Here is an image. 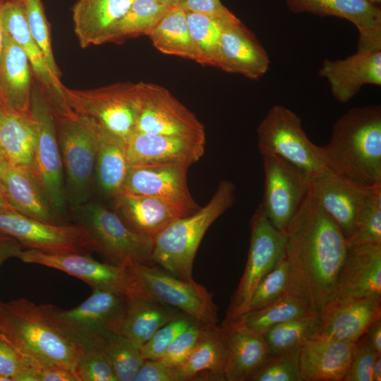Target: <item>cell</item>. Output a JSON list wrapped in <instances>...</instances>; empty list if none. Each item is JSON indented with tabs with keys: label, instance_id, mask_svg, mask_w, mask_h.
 <instances>
[{
	"label": "cell",
	"instance_id": "obj_1",
	"mask_svg": "<svg viewBox=\"0 0 381 381\" xmlns=\"http://www.w3.org/2000/svg\"><path fill=\"white\" fill-rule=\"evenodd\" d=\"M289 291L303 298L318 314L333 299L349 243L337 223L310 190L286 227Z\"/></svg>",
	"mask_w": 381,
	"mask_h": 381
},
{
	"label": "cell",
	"instance_id": "obj_2",
	"mask_svg": "<svg viewBox=\"0 0 381 381\" xmlns=\"http://www.w3.org/2000/svg\"><path fill=\"white\" fill-rule=\"evenodd\" d=\"M322 147L330 170L363 187L381 184L380 105L348 110Z\"/></svg>",
	"mask_w": 381,
	"mask_h": 381
},
{
	"label": "cell",
	"instance_id": "obj_3",
	"mask_svg": "<svg viewBox=\"0 0 381 381\" xmlns=\"http://www.w3.org/2000/svg\"><path fill=\"white\" fill-rule=\"evenodd\" d=\"M0 333L20 353L75 375L83 346L56 326L41 305L26 298L0 301Z\"/></svg>",
	"mask_w": 381,
	"mask_h": 381
},
{
	"label": "cell",
	"instance_id": "obj_4",
	"mask_svg": "<svg viewBox=\"0 0 381 381\" xmlns=\"http://www.w3.org/2000/svg\"><path fill=\"white\" fill-rule=\"evenodd\" d=\"M236 187L222 181L209 202L193 213L171 222L154 238L151 261L186 282L194 281V259L207 229L235 202Z\"/></svg>",
	"mask_w": 381,
	"mask_h": 381
},
{
	"label": "cell",
	"instance_id": "obj_5",
	"mask_svg": "<svg viewBox=\"0 0 381 381\" xmlns=\"http://www.w3.org/2000/svg\"><path fill=\"white\" fill-rule=\"evenodd\" d=\"M126 295H135L174 307L205 325L218 322V308L212 294L195 280L186 282L147 263L126 266Z\"/></svg>",
	"mask_w": 381,
	"mask_h": 381
},
{
	"label": "cell",
	"instance_id": "obj_6",
	"mask_svg": "<svg viewBox=\"0 0 381 381\" xmlns=\"http://www.w3.org/2000/svg\"><path fill=\"white\" fill-rule=\"evenodd\" d=\"M64 94L71 109L97 126L126 142L135 132L142 104L141 82L86 90L65 87Z\"/></svg>",
	"mask_w": 381,
	"mask_h": 381
},
{
	"label": "cell",
	"instance_id": "obj_7",
	"mask_svg": "<svg viewBox=\"0 0 381 381\" xmlns=\"http://www.w3.org/2000/svg\"><path fill=\"white\" fill-rule=\"evenodd\" d=\"M54 117L67 177L66 199L75 207L86 203L90 195L98 146V128L73 111L54 114Z\"/></svg>",
	"mask_w": 381,
	"mask_h": 381
},
{
	"label": "cell",
	"instance_id": "obj_8",
	"mask_svg": "<svg viewBox=\"0 0 381 381\" xmlns=\"http://www.w3.org/2000/svg\"><path fill=\"white\" fill-rule=\"evenodd\" d=\"M257 133L262 156L282 157L310 177L327 168L323 147L308 138L301 119L285 106H272L260 121Z\"/></svg>",
	"mask_w": 381,
	"mask_h": 381
},
{
	"label": "cell",
	"instance_id": "obj_9",
	"mask_svg": "<svg viewBox=\"0 0 381 381\" xmlns=\"http://www.w3.org/2000/svg\"><path fill=\"white\" fill-rule=\"evenodd\" d=\"M74 208L78 224L89 231L95 251L109 263L126 266L151 262L155 237L133 231L115 212L99 203L87 202Z\"/></svg>",
	"mask_w": 381,
	"mask_h": 381
},
{
	"label": "cell",
	"instance_id": "obj_10",
	"mask_svg": "<svg viewBox=\"0 0 381 381\" xmlns=\"http://www.w3.org/2000/svg\"><path fill=\"white\" fill-rule=\"evenodd\" d=\"M126 303V294L92 290L77 307L61 309L42 304L47 316L64 334L81 346L95 343L108 332L119 333Z\"/></svg>",
	"mask_w": 381,
	"mask_h": 381
},
{
	"label": "cell",
	"instance_id": "obj_11",
	"mask_svg": "<svg viewBox=\"0 0 381 381\" xmlns=\"http://www.w3.org/2000/svg\"><path fill=\"white\" fill-rule=\"evenodd\" d=\"M30 111L37 129L31 169L59 221V217L64 214L67 200L63 179V162L54 114L37 83L32 85Z\"/></svg>",
	"mask_w": 381,
	"mask_h": 381
},
{
	"label": "cell",
	"instance_id": "obj_12",
	"mask_svg": "<svg viewBox=\"0 0 381 381\" xmlns=\"http://www.w3.org/2000/svg\"><path fill=\"white\" fill-rule=\"evenodd\" d=\"M250 230L246 267L231 299L225 320L246 313L256 286L285 255L286 231L279 230L270 223L260 204L251 218Z\"/></svg>",
	"mask_w": 381,
	"mask_h": 381
},
{
	"label": "cell",
	"instance_id": "obj_13",
	"mask_svg": "<svg viewBox=\"0 0 381 381\" xmlns=\"http://www.w3.org/2000/svg\"><path fill=\"white\" fill-rule=\"evenodd\" d=\"M0 232L17 239L23 248L45 253L95 251V241L82 225L50 224L0 206Z\"/></svg>",
	"mask_w": 381,
	"mask_h": 381
},
{
	"label": "cell",
	"instance_id": "obj_14",
	"mask_svg": "<svg viewBox=\"0 0 381 381\" xmlns=\"http://www.w3.org/2000/svg\"><path fill=\"white\" fill-rule=\"evenodd\" d=\"M141 87L142 104L135 131L205 143L203 124L167 89L144 82H141Z\"/></svg>",
	"mask_w": 381,
	"mask_h": 381
},
{
	"label": "cell",
	"instance_id": "obj_15",
	"mask_svg": "<svg viewBox=\"0 0 381 381\" xmlns=\"http://www.w3.org/2000/svg\"><path fill=\"white\" fill-rule=\"evenodd\" d=\"M265 174L262 208L277 229L286 227L306 197L310 176L282 157L262 156Z\"/></svg>",
	"mask_w": 381,
	"mask_h": 381
},
{
	"label": "cell",
	"instance_id": "obj_16",
	"mask_svg": "<svg viewBox=\"0 0 381 381\" xmlns=\"http://www.w3.org/2000/svg\"><path fill=\"white\" fill-rule=\"evenodd\" d=\"M0 20L4 32L11 37L25 52L33 76L46 95L55 113L71 109L64 94L65 86L53 74L28 27L24 1L4 2L0 8Z\"/></svg>",
	"mask_w": 381,
	"mask_h": 381
},
{
	"label": "cell",
	"instance_id": "obj_17",
	"mask_svg": "<svg viewBox=\"0 0 381 381\" xmlns=\"http://www.w3.org/2000/svg\"><path fill=\"white\" fill-rule=\"evenodd\" d=\"M188 168L182 165L129 166L119 194L160 198L190 214L200 207L188 187Z\"/></svg>",
	"mask_w": 381,
	"mask_h": 381
},
{
	"label": "cell",
	"instance_id": "obj_18",
	"mask_svg": "<svg viewBox=\"0 0 381 381\" xmlns=\"http://www.w3.org/2000/svg\"><path fill=\"white\" fill-rule=\"evenodd\" d=\"M26 263L37 264L59 270L87 283L92 290L111 291L126 294V266L100 262L84 253H45L23 250L18 257Z\"/></svg>",
	"mask_w": 381,
	"mask_h": 381
},
{
	"label": "cell",
	"instance_id": "obj_19",
	"mask_svg": "<svg viewBox=\"0 0 381 381\" xmlns=\"http://www.w3.org/2000/svg\"><path fill=\"white\" fill-rule=\"evenodd\" d=\"M319 75L326 78L333 97L350 101L364 85H381V42L359 43L357 52L344 59H325Z\"/></svg>",
	"mask_w": 381,
	"mask_h": 381
},
{
	"label": "cell",
	"instance_id": "obj_20",
	"mask_svg": "<svg viewBox=\"0 0 381 381\" xmlns=\"http://www.w3.org/2000/svg\"><path fill=\"white\" fill-rule=\"evenodd\" d=\"M371 188L361 186L327 168L310 177L309 190L348 241L354 232L358 214Z\"/></svg>",
	"mask_w": 381,
	"mask_h": 381
},
{
	"label": "cell",
	"instance_id": "obj_21",
	"mask_svg": "<svg viewBox=\"0 0 381 381\" xmlns=\"http://www.w3.org/2000/svg\"><path fill=\"white\" fill-rule=\"evenodd\" d=\"M270 64L265 48L238 18L226 25L219 41L214 66L258 80L267 73Z\"/></svg>",
	"mask_w": 381,
	"mask_h": 381
},
{
	"label": "cell",
	"instance_id": "obj_22",
	"mask_svg": "<svg viewBox=\"0 0 381 381\" xmlns=\"http://www.w3.org/2000/svg\"><path fill=\"white\" fill-rule=\"evenodd\" d=\"M317 334L355 342L381 318V297L334 298L318 312Z\"/></svg>",
	"mask_w": 381,
	"mask_h": 381
},
{
	"label": "cell",
	"instance_id": "obj_23",
	"mask_svg": "<svg viewBox=\"0 0 381 381\" xmlns=\"http://www.w3.org/2000/svg\"><path fill=\"white\" fill-rule=\"evenodd\" d=\"M205 142L135 131L126 141L129 166L182 165L189 167L205 152Z\"/></svg>",
	"mask_w": 381,
	"mask_h": 381
},
{
	"label": "cell",
	"instance_id": "obj_24",
	"mask_svg": "<svg viewBox=\"0 0 381 381\" xmlns=\"http://www.w3.org/2000/svg\"><path fill=\"white\" fill-rule=\"evenodd\" d=\"M381 297V244L349 246L334 298Z\"/></svg>",
	"mask_w": 381,
	"mask_h": 381
},
{
	"label": "cell",
	"instance_id": "obj_25",
	"mask_svg": "<svg viewBox=\"0 0 381 381\" xmlns=\"http://www.w3.org/2000/svg\"><path fill=\"white\" fill-rule=\"evenodd\" d=\"M354 342L315 334L301 346L299 368L303 381H343Z\"/></svg>",
	"mask_w": 381,
	"mask_h": 381
},
{
	"label": "cell",
	"instance_id": "obj_26",
	"mask_svg": "<svg viewBox=\"0 0 381 381\" xmlns=\"http://www.w3.org/2000/svg\"><path fill=\"white\" fill-rule=\"evenodd\" d=\"M32 71L24 50L4 32L0 56V107L17 113L30 111Z\"/></svg>",
	"mask_w": 381,
	"mask_h": 381
},
{
	"label": "cell",
	"instance_id": "obj_27",
	"mask_svg": "<svg viewBox=\"0 0 381 381\" xmlns=\"http://www.w3.org/2000/svg\"><path fill=\"white\" fill-rule=\"evenodd\" d=\"M0 181L8 204L20 214L50 224H59L30 167L0 163Z\"/></svg>",
	"mask_w": 381,
	"mask_h": 381
},
{
	"label": "cell",
	"instance_id": "obj_28",
	"mask_svg": "<svg viewBox=\"0 0 381 381\" xmlns=\"http://www.w3.org/2000/svg\"><path fill=\"white\" fill-rule=\"evenodd\" d=\"M294 13L334 16L352 23L359 32L358 42L381 40V10L369 0H285Z\"/></svg>",
	"mask_w": 381,
	"mask_h": 381
},
{
	"label": "cell",
	"instance_id": "obj_29",
	"mask_svg": "<svg viewBox=\"0 0 381 381\" xmlns=\"http://www.w3.org/2000/svg\"><path fill=\"white\" fill-rule=\"evenodd\" d=\"M113 198L114 212L128 227L143 235L155 237L174 221L189 215L157 198L119 194Z\"/></svg>",
	"mask_w": 381,
	"mask_h": 381
},
{
	"label": "cell",
	"instance_id": "obj_30",
	"mask_svg": "<svg viewBox=\"0 0 381 381\" xmlns=\"http://www.w3.org/2000/svg\"><path fill=\"white\" fill-rule=\"evenodd\" d=\"M227 355L224 370L226 381H247L269 358L270 351L262 334L224 320Z\"/></svg>",
	"mask_w": 381,
	"mask_h": 381
},
{
	"label": "cell",
	"instance_id": "obj_31",
	"mask_svg": "<svg viewBox=\"0 0 381 381\" xmlns=\"http://www.w3.org/2000/svg\"><path fill=\"white\" fill-rule=\"evenodd\" d=\"M133 0H78L74 4V31L82 48L105 43L111 29Z\"/></svg>",
	"mask_w": 381,
	"mask_h": 381
},
{
	"label": "cell",
	"instance_id": "obj_32",
	"mask_svg": "<svg viewBox=\"0 0 381 381\" xmlns=\"http://www.w3.org/2000/svg\"><path fill=\"white\" fill-rule=\"evenodd\" d=\"M226 355V341L222 325H204L193 351L176 368L180 381L196 380L207 373L212 380H224Z\"/></svg>",
	"mask_w": 381,
	"mask_h": 381
},
{
	"label": "cell",
	"instance_id": "obj_33",
	"mask_svg": "<svg viewBox=\"0 0 381 381\" xmlns=\"http://www.w3.org/2000/svg\"><path fill=\"white\" fill-rule=\"evenodd\" d=\"M183 313L174 307L152 299L126 295L119 334L140 346L160 327Z\"/></svg>",
	"mask_w": 381,
	"mask_h": 381
},
{
	"label": "cell",
	"instance_id": "obj_34",
	"mask_svg": "<svg viewBox=\"0 0 381 381\" xmlns=\"http://www.w3.org/2000/svg\"><path fill=\"white\" fill-rule=\"evenodd\" d=\"M37 138L31 111L17 113L0 108V146L8 162L31 169Z\"/></svg>",
	"mask_w": 381,
	"mask_h": 381
},
{
	"label": "cell",
	"instance_id": "obj_35",
	"mask_svg": "<svg viewBox=\"0 0 381 381\" xmlns=\"http://www.w3.org/2000/svg\"><path fill=\"white\" fill-rule=\"evenodd\" d=\"M97 128L99 139L95 176L101 190L114 198L120 192L129 168L126 142L107 131Z\"/></svg>",
	"mask_w": 381,
	"mask_h": 381
},
{
	"label": "cell",
	"instance_id": "obj_36",
	"mask_svg": "<svg viewBox=\"0 0 381 381\" xmlns=\"http://www.w3.org/2000/svg\"><path fill=\"white\" fill-rule=\"evenodd\" d=\"M147 36L160 52L198 62L186 12L183 9L170 6Z\"/></svg>",
	"mask_w": 381,
	"mask_h": 381
},
{
	"label": "cell",
	"instance_id": "obj_37",
	"mask_svg": "<svg viewBox=\"0 0 381 381\" xmlns=\"http://www.w3.org/2000/svg\"><path fill=\"white\" fill-rule=\"evenodd\" d=\"M315 315L318 314L312 310L303 298L288 291L264 308L246 312L228 321L263 334L276 325Z\"/></svg>",
	"mask_w": 381,
	"mask_h": 381
},
{
	"label": "cell",
	"instance_id": "obj_38",
	"mask_svg": "<svg viewBox=\"0 0 381 381\" xmlns=\"http://www.w3.org/2000/svg\"><path fill=\"white\" fill-rule=\"evenodd\" d=\"M170 6L158 0H133L123 16L109 31L105 43L148 35Z\"/></svg>",
	"mask_w": 381,
	"mask_h": 381
},
{
	"label": "cell",
	"instance_id": "obj_39",
	"mask_svg": "<svg viewBox=\"0 0 381 381\" xmlns=\"http://www.w3.org/2000/svg\"><path fill=\"white\" fill-rule=\"evenodd\" d=\"M92 344L97 345L107 358L118 381H133L144 359L140 346L123 336L108 332Z\"/></svg>",
	"mask_w": 381,
	"mask_h": 381
},
{
	"label": "cell",
	"instance_id": "obj_40",
	"mask_svg": "<svg viewBox=\"0 0 381 381\" xmlns=\"http://www.w3.org/2000/svg\"><path fill=\"white\" fill-rule=\"evenodd\" d=\"M186 16L190 35L198 54V63L214 66L221 35L226 25L238 18L226 19L193 12H186Z\"/></svg>",
	"mask_w": 381,
	"mask_h": 381
},
{
	"label": "cell",
	"instance_id": "obj_41",
	"mask_svg": "<svg viewBox=\"0 0 381 381\" xmlns=\"http://www.w3.org/2000/svg\"><path fill=\"white\" fill-rule=\"evenodd\" d=\"M318 315L291 320L276 325L264 334L270 355L301 346L318 332Z\"/></svg>",
	"mask_w": 381,
	"mask_h": 381
},
{
	"label": "cell",
	"instance_id": "obj_42",
	"mask_svg": "<svg viewBox=\"0 0 381 381\" xmlns=\"http://www.w3.org/2000/svg\"><path fill=\"white\" fill-rule=\"evenodd\" d=\"M347 241L349 246L381 244V184L370 189Z\"/></svg>",
	"mask_w": 381,
	"mask_h": 381
},
{
	"label": "cell",
	"instance_id": "obj_43",
	"mask_svg": "<svg viewBox=\"0 0 381 381\" xmlns=\"http://www.w3.org/2000/svg\"><path fill=\"white\" fill-rule=\"evenodd\" d=\"M290 267L286 255L258 283L246 312L257 310L274 302L289 290Z\"/></svg>",
	"mask_w": 381,
	"mask_h": 381
},
{
	"label": "cell",
	"instance_id": "obj_44",
	"mask_svg": "<svg viewBox=\"0 0 381 381\" xmlns=\"http://www.w3.org/2000/svg\"><path fill=\"white\" fill-rule=\"evenodd\" d=\"M300 350L298 348L270 355L247 381H303L299 368Z\"/></svg>",
	"mask_w": 381,
	"mask_h": 381
},
{
	"label": "cell",
	"instance_id": "obj_45",
	"mask_svg": "<svg viewBox=\"0 0 381 381\" xmlns=\"http://www.w3.org/2000/svg\"><path fill=\"white\" fill-rule=\"evenodd\" d=\"M29 32L43 53L53 74L60 79L61 73L55 61L51 44L49 23L41 0H24Z\"/></svg>",
	"mask_w": 381,
	"mask_h": 381
},
{
	"label": "cell",
	"instance_id": "obj_46",
	"mask_svg": "<svg viewBox=\"0 0 381 381\" xmlns=\"http://www.w3.org/2000/svg\"><path fill=\"white\" fill-rule=\"evenodd\" d=\"M75 373L78 381H118L107 358L96 344L83 346Z\"/></svg>",
	"mask_w": 381,
	"mask_h": 381
},
{
	"label": "cell",
	"instance_id": "obj_47",
	"mask_svg": "<svg viewBox=\"0 0 381 381\" xmlns=\"http://www.w3.org/2000/svg\"><path fill=\"white\" fill-rule=\"evenodd\" d=\"M193 320H195L183 313L160 327L147 342L140 346L143 359H160L175 338Z\"/></svg>",
	"mask_w": 381,
	"mask_h": 381
},
{
	"label": "cell",
	"instance_id": "obj_48",
	"mask_svg": "<svg viewBox=\"0 0 381 381\" xmlns=\"http://www.w3.org/2000/svg\"><path fill=\"white\" fill-rule=\"evenodd\" d=\"M381 356L370 344L364 334L354 342V349L349 370L343 381H372V369Z\"/></svg>",
	"mask_w": 381,
	"mask_h": 381
},
{
	"label": "cell",
	"instance_id": "obj_49",
	"mask_svg": "<svg viewBox=\"0 0 381 381\" xmlns=\"http://www.w3.org/2000/svg\"><path fill=\"white\" fill-rule=\"evenodd\" d=\"M203 325L193 320L175 338L159 360L171 367L177 368L181 365L195 348Z\"/></svg>",
	"mask_w": 381,
	"mask_h": 381
},
{
	"label": "cell",
	"instance_id": "obj_50",
	"mask_svg": "<svg viewBox=\"0 0 381 381\" xmlns=\"http://www.w3.org/2000/svg\"><path fill=\"white\" fill-rule=\"evenodd\" d=\"M0 374L12 381L24 380V368L18 350L0 333Z\"/></svg>",
	"mask_w": 381,
	"mask_h": 381
},
{
	"label": "cell",
	"instance_id": "obj_51",
	"mask_svg": "<svg viewBox=\"0 0 381 381\" xmlns=\"http://www.w3.org/2000/svg\"><path fill=\"white\" fill-rule=\"evenodd\" d=\"M171 6L213 17L232 19L236 16L220 0H175Z\"/></svg>",
	"mask_w": 381,
	"mask_h": 381
},
{
	"label": "cell",
	"instance_id": "obj_52",
	"mask_svg": "<svg viewBox=\"0 0 381 381\" xmlns=\"http://www.w3.org/2000/svg\"><path fill=\"white\" fill-rule=\"evenodd\" d=\"M133 381H180L176 368L158 360H144Z\"/></svg>",
	"mask_w": 381,
	"mask_h": 381
},
{
	"label": "cell",
	"instance_id": "obj_53",
	"mask_svg": "<svg viewBox=\"0 0 381 381\" xmlns=\"http://www.w3.org/2000/svg\"><path fill=\"white\" fill-rule=\"evenodd\" d=\"M23 250V247L17 239L0 232V267L7 259L18 258Z\"/></svg>",
	"mask_w": 381,
	"mask_h": 381
},
{
	"label": "cell",
	"instance_id": "obj_54",
	"mask_svg": "<svg viewBox=\"0 0 381 381\" xmlns=\"http://www.w3.org/2000/svg\"><path fill=\"white\" fill-rule=\"evenodd\" d=\"M365 334L371 346L381 353V318L374 321Z\"/></svg>",
	"mask_w": 381,
	"mask_h": 381
},
{
	"label": "cell",
	"instance_id": "obj_55",
	"mask_svg": "<svg viewBox=\"0 0 381 381\" xmlns=\"http://www.w3.org/2000/svg\"><path fill=\"white\" fill-rule=\"evenodd\" d=\"M381 380V356L378 357L372 369V381Z\"/></svg>",
	"mask_w": 381,
	"mask_h": 381
},
{
	"label": "cell",
	"instance_id": "obj_56",
	"mask_svg": "<svg viewBox=\"0 0 381 381\" xmlns=\"http://www.w3.org/2000/svg\"><path fill=\"white\" fill-rule=\"evenodd\" d=\"M3 3L4 2H0V8ZM3 42H4V31L1 27V20H0V56H1V50L3 47Z\"/></svg>",
	"mask_w": 381,
	"mask_h": 381
},
{
	"label": "cell",
	"instance_id": "obj_57",
	"mask_svg": "<svg viewBox=\"0 0 381 381\" xmlns=\"http://www.w3.org/2000/svg\"><path fill=\"white\" fill-rule=\"evenodd\" d=\"M0 206L11 207V206L8 204L6 199L1 193H0Z\"/></svg>",
	"mask_w": 381,
	"mask_h": 381
},
{
	"label": "cell",
	"instance_id": "obj_58",
	"mask_svg": "<svg viewBox=\"0 0 381 381\" xmlns=\"http://www.w3.org/2000/svg\"><path fill=\"white\" fill-rule=\"evenodd\" d=\"M1 108V107H0ZM6 159L0 146V163L6 162Z\"/></svg>",
	"mask_w": 381,
	"mask_h": 381
},
{
	"label": "cell",
	"instance_id": "obj_59",
	"mask_svg": "<svg viewBox=\"0 0 381 381\" xmlns=\"http://www.w3.org/2000/svg\"><path fill=\"white\" fill-rule=\"evenodd\" d=\"M159 2L167 4L168 6H171L175 0H158Z\"/></svg>",
	"mask_w": 381,
	"mask_h": 381
},
{
	"label": "cell",
	"instance_id": "obj_60",
	"mask_svg": "<svg viewBox=\"0 0 381 381\" xmlns=\"http://www.w3.org/2000/svg\"><path fill=\"white\" fill-rule=\"evenodd\" d=\"M0 381H12L11 378L0 374Z\"/></svg>",
	"mask_w": 381,
	"mask_h": 381
},
{
	"label": "cell",
	"instance_id": "obj_61",
	"mask_svg": "<svg viewBox=\"0 0 381 381\" xmlns=\"http://www.w3.org/2000/svg\"><path fill=\"white\" fill-rule=\"evenodd\" d=\"M370 1L373 2V4H378L380 3L381 0H369Z\"/></svg>",
	"mask_w": 381,
	"mask_h": 381
},
{
	"label": "cell",
	"instance_id": "obj_62",
	"mask_svg": "<svg viewBox=\"0 0 381 381\" xmlns=\"http://www.w3.org/2000/svg\"><path fill=\"white\" fill-rule=\"evenodd\" d=\"M0 193H1L3 194V188H2V186H1V181H0ZM4 195V194H3Z\"/></svg>",
	"mask_w": 381,
	"mask_h": 381
},
{
	"label": "cell",
	"instance_id": "obj_63",
	"mask_svg": "<svg viewBox=\"0 0 381 381\" xmlns=\"http://www.w3.org/2000/svg\"><path fill=\"white\" fill-rule=\"evenodd\" d=\"M17 1V0H0V2H6V1ZM24 1V0H22Z\"/></svg>",
	"mask_w": 381,
	"mask_h": 381
}]
</instances>
